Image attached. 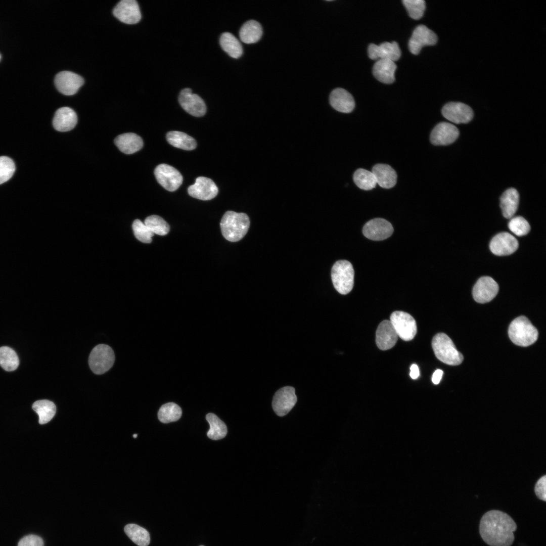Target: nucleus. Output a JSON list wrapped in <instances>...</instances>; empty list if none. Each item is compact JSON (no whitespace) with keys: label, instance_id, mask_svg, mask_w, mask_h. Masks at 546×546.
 Here are the masks:
<instances>
[{"label":"nucleus","instance_id":"nucleus-1","mask_svg":"<svg viewBox=\"0 0 546 546\" xmlns=\"http://www.w3.org/2000/svg\"><path fill=\"white\" fill-rule=\"evenodd\" d=\"M516 529V523L508 514L496 510L485 513L479 525L480 536L489 546H511Z\"/></svg>","mask_w":546,"mask_h":546},{"label":"nucleus","instance_id":"nucleus-2","mask_svg":"<svg viewBox=\"0 0 546 546\" xmlns=\"http://www.w3.org/2000/svg\"><path fill=\"white\" fill-rule=\"evenodd\" d=\"M220 225L224 238L235 242L241 240L247 233L250 220L245 213L228 211L222 216Z\"/></svg>","mask_w":546,"mask_h":546},{"label":"nucleus","instance_id":"nucleus-3","mask_svg":"<svg viewBox=\"0 0 546 546\" xmlns=\"http://www.w3.org/2000/svg\"><path fill=\"white\" fill-rule=\"evenodd\" d=\"M508 334L515 344L523 347L533 344L538 336L537 330L524 316H519L511 323Z\"/></svg>","mask_w":546,"mask_h":546},{"label":"nucleus","instance_id":"nucleus-4","mask_svg":"<svg viewBox=\"0 0 546 546\" xmlns=\"http://www.w3.org/2000/svg\"><path fill=\"white\" fill-rule=\"evenodd\" d=\"M432 347L436 357L445 364L457 366L463 360L462 354L457 350L451 339L444 333H438L434 336Z\"/></svg>","mask_w":546,"mask_h":546},{"label":"nucleus","instance_id":"nucleus-5","mask_svg":"<svg viewBox=\"0 0 546 546\" xmlns=\"http://www.w3.org/2000/svg\"><path fill=\"white\" fill-rule=\"evenodd\" d=\"M354 271L351 263L346 260H340L333 265L331 278L335 289L341 294L349 293L353 288Z\"/></svg>","mask_w":546,"mask_h":546},{"label":"nucleus","instance_id":"nucleus-6","mask_svg":"<svg viewBox=\"0 0 546 546\" xmlns=\"http://www.w3.org/2000/svg\"><path fill=\"white\" fill-rule=\"evenodd\" d=\"M115 360L112 349L105 344H99L92 350L88 358L89 366L96 374L100 375L108 371Z\"/></svg>","mask_w":546,"mask_h":546},{"label":"nucleus","instance_id":"nucleus-7","mask_svg":"<svg viewBox=\"0 0 546 546\" xmlns=\"http://www.w3.org/2000/svg\"><path fill=\"white\" fill-rule=\"evenodd\" d=\"M397 335L404 341L412 340L417 334L416 322L414 317L405 312L395 311L389 320Z\"/></svg>","mask_w":546,"mask_h":546},{"label":"nucleus","instance_id":"nucleus-8","mask_svg":"<svg viewBox=\"0 0 546 546\" xmlns=\"http://www.w3.org/2000/svg\"><path fill=\"white\" fill-rule=\"evenodd\" d=\"M154 174L158 182L166 190L173 192L182 184L183 178L180 173L174 167L161 164L155 169Z\"/></svg>","mask_w":546,"mask_h":546},{"label":"nucleus","instance_id":"nucleus-9","mask_svg":"<svg viewBox=\"0 0 546 546\" xmlns=\"http://www.w3.org/2000/svg\"><path fill=\"white\" fill-rule=\"evenodd\" d=\"M297 400L295 389L291 386L284 387L275 393L272 401V408L278 416H284L294 406Z\"/></svg>","mask_w":546,"mask_h":546},{"label":"nucleus","instance_id":"nucleus-10","mask_svg":"<svg viewBox=\"0 0 546 546\" xmlns=\"http://www.w3.org/2000/svg\"><path fill=\"white\" fill-rule=\"evenodd\" d=\"M437 41L436 34L424 25H418L414 30L408 42L410 52L418 55L424 46H433Z\"/></svg>","mask_w":546,"mask_h":546},{"label":"nucleus","instance_id":"nucleus-11","mask_svg":"<svg viewBox=\"0 0 546 546\" xmlns=\"http://www.w3.org/2000/svg\"><path fill=\"white\" fill-rule=\"evenodd\" d=\"M498 290V285L494 279L488 276L482 277L478 279L473 287V297L478 303H487L496 296Z\"/></svg>","mask_w":546,"mask_h":546},{"label":"nucleus","instance_id":"nucleus-12","mask_svg":"<svg viewBox=\"0 0 546 546\" xmlns=\"http://www.w3.org/2000/svg\"><path fill=\"white\" fill-rule=\"evenodd\" d=\"M442 114L448 120L457 124L469 122L473 117L470 107L461 102H449L441 110Z\"/></svg>","mask_w":546,"mask_h":546},{"label":"nucleus","instance_id":"nucleus-13","mask_svg":"<svg viewBox=\"0 0 546 546\" xmlns=\"http://www.w3.org/2000/svg\"><path fill=\"white\" fill-rule=\"evenodd\" d=\"M393 232V228L391 224L382 218L370 220L364 225L362 229L364 236L374 241L385 240L390 237Z\"/></svg>","mask_w":546,"mask_h":546},{"label":"nucleus","instance_id":"nucleus-14","mask_svg":"<svg viewBox=\"0 0 546 546\" xmlns=\"http://www.w3.org/2000/svg\"><path fill=\"white\" fill-rule=\"evenodd\" d=\"M178 101L181 107L189 114L196 116H203L206 112V106L203 99L198 95L193 94L189 88L181 90Z\"/></svg>","mask_w":546,"mask_h":546},{"label":"nucleus","instance_id":"nucleus-15","mask_svg":"<svg viewBox=\"0 0 546 546\" xmlns=\"http://www.w3.org/2000/svg\"><path fill=\"white\" fill-rule=\"evenodd\" d=\"M55 85L58 90L66 96L75 94L84 83L80 75L68 71L58 73L55 78Z\"/></svg>","mask_w":546,"mask_h":546},{"label":"nucleus","instance_id":"nucleus-16","mask_svg":"<svg viewBox=\"0 0 546 546\" xmlns=\"http://www.w3.org/2000/svg\"><path fill=\"white\" fill-rule=\"evenodd\" d=\"M114 15L120 21L128 24L138 23L141 19L140 7L134 0H122L113 10Z\"/></svg>","mask_w":546,"mask_h":546},{"label":"nucleus","instance_id":"nucleus-17","mask_svg":"<svg viewBox=\"0 0 546 546\" xmlns=\"http://www.w3.org/2000/svg\"><path fill=\"white\" fill-rule=\"evenodd\" d=\"M517 240L507 232H502L496 235L491 239L489 248L494 254L497 256L510 255L515 252L518 248Z\"/></svg>","mask_w":546,"mask_h":546},{"label":"nucleus","instance_id":"nucleus-18","mask_svg":"<svg viewBox=\"0 0 546 546\" xmlns=\"http://www.w3.org/2000/svg\"><path fill=\"white\" fill-rule=\"evenodd\" d=\"M188 192L191 197L195 198L209 200L217 195L218 190L211 179L200 176L196 179L194 185L189 186Z\"/></svg>","mask_w":546,"mask_h":546},{"label":"nucleus","instance_id":"nucleus-19","mask_svg":"<svg viewBox=\"0 0 546 546\" xmlns=\"http://www.w3.org/2000/svg\"><path fill=\"white\" fill-rule=\"evenodd\" d=\"M459 131L453 124L442 122L437 124L430 134V141L434 145H447L458 138Z\"/></svg>","mask_w":546,"mask_h":546},{"label":"nucleus","instance_id":"nucleus-20","mask_svg":"<svg viewBox=\"0 0 546 546\" xmlns=\"http://www.w3.org/2000/svg\"><path fill=\"white\" fill-rule=\"evenodd\" d=\"M368 55L372 60H398L401 55V51L396 41L384 42L379 45L371 43L368 49Z\"/></svg>","mask_w":546,"mask_h":546},{"label":"nucleus","instance_id":"nucleus-21","mask_svg":"<svg viewBox=\"0 0 546 546\" xmlns=\"http://www.w3.org/2000/svg\"><path fill=\"white\" fill-rule=\"evenodd\" d=\"M398 337L390 321L384 320L377 328L376 332V342L380 349L386 350L392 348L395 345Z\"/></svg>","mask_w":546,"mask_h":546},{"label":"nucleus","instance_id":"nucleus-22","mask_svg":"<svg viewBox=\"0 0 546 546\" xmlns=\"http://www.w3.org/2000/svg\"><path fill=\"white\" fill-rule=\"evenodd\" d=\"M330 104L336 110L348 113L352 112L355 107L352 96L342 88L334 89L330 95Z\"/></svg>","mask_w":546,"mask_h":546},{"label":"nucleus","instance_id":"nucleus-23","mask_svg":"<svg viewBox=\"0 0 546 546\" xmlns=\"http://www.w3.org/2000/svg\"><path fill=\"white\" fill-rule=\"evenodd\" d=\"M77 117L75 111L69 107H64L56 112L53 124L57 131L65 132L72 129L76 125Z\"/></svg>","mask_w":546,"mask_h":546},{"label":"nucleus","instance_id":"nucleus-24","mask_svg":"<svg viewBox=\"0 0 546 546\" xmlns=\"http://www.w3.org/2000/svg\"><path fill=\"white\" fill-rule=\"evenodd\" d=\"M377 184L381 187L390 189L393 187L397 181V174L395 171L389 165L377 164L372 168Z\"/></svg>","mask_w":546,"mask_h":546},{"label":"nucleus","instance_id":"nucleus-25","mask_svg":"<svg viewBox=\"0 0 546 546\" xmlns=\"http://www.w3.org/2000/svg\"><path fill=\"white\" fill-rule=\"evenodd\" d=\"M396 68V65L394 61L389 60H378L373 66V73L379 81L390 84L395 81Z\"/></svg>","mask_w":546,"mask_h":546},{"label":"nucleus","instance_id":"nucleus-26","mask_svg":"<svg viewBox=\"0 0 546 546\" xmlns=\"http://www.w3.org/2000/svg\"><path fill=\"white\" fill-rule=\"evenodd\" d=\"M116 146L120 151L131 154L139 151L143 146L142 138L134 133H125L117 136L114 140Z\"/></svg>","mask_w":546,"mask_h":546},{"label":"nucleus","instance_id":"nucleus-27","mask_svg":"<svg viewBox=\"0 0 546 546\" xmlns=\"http://www.w3.org/2000/svg\"><path fill=\"white\" fill-rule=\"evenodd\" d=\"M519 201L518 191L514 188L507 190L500 198V206L503 216L511 218L517 210Z\"/></svg>","mask_w":546,"mask_h":546},{"label":"nucleus","instance_id":"nucleus-28","mask_svg":"<svg viewBox=\"0 0 546 546\" xmlns=\"http://www.w3.org/2000/svg\"><path fill=\"white\" fill-rule=\"evenodd\" d=\"M262 35L261 25L255 20H249L241 27L239 36L242 41L245 43H253L257 42Z\"/></svg>","mask_w":546,"mask_h":546},{"label":"nucleus","instance_id":"nucleus-29","mask_svg":"<svg viewBox=\"0 0 546 546\" xmlns=\"http://www.w3.org/2000/svg\"><path fill=\"white\" fill-rule=\"evenodd\" d=\"M166 140L173 147L185 150H194L197 146L196 142L194 138L181 131L168 132Z\"/></svg>","mask_w":546,"mask_h":546},{"label":"nucleus","instance_id":"nucleus-30","mask_svg":"<svg viewBox=\"0 0 546 546\" xmlns=\"http://www.w3.org/2000/svg\"><path fill=\"white\" fill-rule=\"evenodd\" d=\"M219 42L222 50L231 57L237 59L242 56V46L239 40L232 33H222L220 36Z\"/></svg>","mask_w":546,"mask_h":546},{"label":"nucleus","instance_id":"nucleus-31","mask_svg":"<svg viewBox=\"0 0 546 546\" xmlns=\"http://www.w3.org/2000/svg\"><path fill=\"white\" fill-rule=\"evenodd\" d=\"M32 408L38 415V422L40 424L48 423L54 417L56 412L55 404L52 401L46 399L34 402Z\"/></svg>","mask_w":546,"mask_h":546},{"label":"nucleus","instance_id":"nucleus-32","mask_svg":"<svg viewBox=\"0 0 546 546\" xmlns=\"http://www.w3.org/2000/svg\"><path fill=\"white\" fill-rule=\"evenodd\" d=\"M124 532L128 537L139 546H147L150 543V536L149 532L138 525H126L124 527Z\"/></svg>","mask_w":546,"mask_h":546},{"label":"nucleus","instance_id":"nucleus-33","mask_svg":"<svg viewBox=\"0 0 546 546\" xmlns=\"http://www.w3.org/2000/svg\"><path fill=\"white\" fill-rule=\"evenodd\" d=\"M206 419L210 425V429L207 432V436L213 440H219L224 438L227 434V427L216 415L209 413Z\"/></svg>","mask_w":546,"mask_h":546},{"label":"nucleus","instance_id":"nucleus-34","mask_svg":"<svg viewBox=\"0 0 546 546\" xmlns=\"http://www.w3.org/2000/svg\"><path fill=\"white\" fill-rule=\"evenodd\" d=\"M353 178L355 185L363 190H370L375 188L377 181L372 171L359 168L354 173Z\"/></svg>","mask_w":546,"mask_h":546},{"label":"nucleus","instance_id":"nucleus-35","mask_svg":"<svg viewBox=\"0 0 546 546\" xmlns=\"http://www.w3.org/2000/svg\"><path fill=\"white\" fill-rule=\"evenodd\" d=\"M182 414L181 408L173 402H168L162 405L158 413L159 420L163 423L177 421Z\"/></svg>","mask_w":546,"mask_h":546},{"label":"nucleus","instance_id":"nucleus-36","mask_svg":"<svg viewBox=\"0 0 546 546\" xmlns=\"http://www.w3.org/2000/svg\"><path fill=\"white\" fill-rule=\"evenodd\" d=\"M19 359L16 352L8 346L0 347V366L6 371H13L18 367Z\"/></svg>","mask_w":546,"mask_h":546},{"label":"nucleus","instance_id":"nucleus-37","mask_svg":"<svg viewBox=\"0 0 546 546\" xmlns=\"http://www.w3.org/2000/svg\"><path fill=\"white\" fill-rule=\"evenodd\" d=\"M145 224L153 233L160 236H164L169 231V225L162 217L156 215L147 217Z\"/></svg>","mask_w":546,"mask_h":546},{"label":"nucleus","instance_id":"nucleus-38","mask_svg":"<svg viewBox=\"0 0 546 546\" xmlns=\"http://www.w3.org/2000/svg\"><path fill=\"white\" fill-rule=\"evenodd\" d=\"M402 3L410 17L415 20L420 19L424 15L426 5L423 0H403Z\"/></svg>","mask_w":546,"mask_h":546},{"label":"nucleus","instance_id":"nucleus-39","mask_svg":"<svg viewBox=\"0 0 546 546\" xmlns=\"http://www.w3.org/2000/svg\"><path fill=\"white\" fill-rule=\"evenodd\" d=\"M132 227L135 238L140 241L144 243H150L152 242V237L154 234L144 222L139 219H135Z\"/></svg>","mask_w":546,"mask_h":546},{"label":"nucleus","instance_id":"nucleus-40","mask_svg":"<svg viewBox=\"0 0 546 546\" xmlns=\"http://www.w3.org/2000/svg\"><path fill=\"white\" fill-rule=\"evenodd\" d=\"M510 230L518 236L527 235L530 230L528 222L522 216L512 218L508 223Z\"/></svg>","mask_w":546,"mask_h":546},{"label":"nucleus","instance_id":"nucleus-41","mask_svg":"<svg viewBox=\"0 0 546 546\" xmlns=\"http://www.w3.org/2000/svg\"><path fill=\"white\" fill-rule=\"evenodd\" d=\"M13 161L7 156L0 157V185L9 180L15 171Z\"/></svg>","mask_w":546,"mask_h":546},{"label":"nucleus","instance_id":"nucleus-42","mask_svg":"<svg viewBox=\"0 0 546 546\" xmlns=\"http://www.w3.org/2000/svg\"><path fill=\"white\" fill-rule=\"evenodd\" d=\"M18 546H44L43 539L35 535H28L23 537L18 542Z\"/></svg>","mask_w":546,"mask_h":546},{"label":"nucleus","instance_id":"nucleus-43","mask_svg":"<svg viewBox=\"0 0 546 546\" xmlns=\"http://www.w3.org/2000/svg\"><path fill=\"white\" fill-rule=\"evenodd\" d=\"M546 476L544 475L537 481L534 488L537 497L543 501L546 500Z\"/></svg>","mask_w":546,"mask_h":546},{"label":"nucleus","instance_id":"nucleus-44","mask_svg":"<svg viewBox=\"0 0 546 546\" xmlns=\"http://www.w3.org/2000/svg\"><path fill=\"white\" fill-rule=\"evenodd\" d=\"M443 375V371L441 370H436L433 373L432 377V381L434 384H438L440 382Z\"/></svg>","mask_w":546,"mask_h":546},{"label":"nucleus","instance_id":"nucleus-45","mask_svg":"<svg viewBox=\"0 0 546 546\" xmlns=\"http://www.w3.org/2000/svg\"><path fill=\"white\" fill-rule=\"evenodd\" d=\"M410 375L411 377L413 379H416L418 378L420 375V372L419 368L417 365L413 364L411 366Z\"/></svg>","mask_w":546,"mask_h":546},{"label":"nucleus","instance_id":"nucleus-46","mask_svg":"<svg viewBox=\"0 0 546 546\" xmlns=\"http://www.w3.org/2000/svg\"><path fill=\"white\" fill-rule=\"evenodd\" d=\"M137 435H137V434H134V435H133V438H136V437H137Z\"/></svg>","mask_w":546,"mask_h":546},{"label":"nucleus","instance_id":"nucleus-47","mask_svg":"<svg viewBox=\"0 0 546 546\" xmlns=\"http://www.w3.org/2000/svg\"><path fill=\"white\" fill-rule=\"evenodd\" d=\"M1 55H0V60H1Z\"/></svg>","mask_w":546,"mask_h":546},{"label":"nucleus","instance_id":"nucleus-48","mask_svg":"<svg viewBox=\"0 0 546 546\" xmlns=\"http://www.w3.org/2000/svg\"><path fill=\"white\" fill-rule=\"evenodd\" d=\"M200 546H203V545H200Z\"/></svg>","mask_w":546,"mask_h":546}]
</instances>
